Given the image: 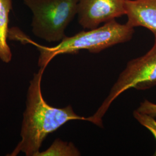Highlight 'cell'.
<instances>
[{
	"label": "cell",
	"instance_id": "obj_1",
	"mask_svg": "<svg viewBox=\"0 0 156 156\" xmlns=\"http://www.w3.org/2000/svg\"><path fill=\"white\" fill-rule=\"evenodd\" d=\"M45 67H41L30 82L21 129V141L8 156L23 152L27 156H37L43 141L49 134L71 120H86L73 111L71 105L57 108L49 105L43 98L41 81Z\"/></svg>",
	"mask_w": 156,
	"mask_h": 156
},
{
	"label": "cell",
	"instance_id": "obj_2",
	"mask_svg": "<svg viewBox=\"0 0 156 156\" xmlns=\"http://www.w3.org/2000/svg\"><path fill=\"white\" fill-rule=\"evenodd\" d=\"M134 33V28L127 24H121L113 20L97 28L80 31L72 37H66L58 45L52 47L35 42L18 28L10 29L9 38L35 46L40 53L38 65L46 68L58 55L76 54L82 50L98 53L115 45L127 42L132 39Z\"/></svg>",
	"mask_w": 156,
	"mask_h": 156
},
{
	"label": "cell",
	"instance_id": "obj_3",
	"mask_svg": "<svg viewBox=\"0 0 156 156\" xmlns=\"http://www.w3.org/2000/svg\"><path fill=\"white\" fill-rule=\"evenodd\" d=\"M153 35L154 42L151 49L127 63L105 100L93 116L86 118V121L102 127V117L119 95L131 88L146 90L156 86V33Z\"/></svg>",
	"mask_w": 156,
	"mask_h": 156
},
{
	"label": "cell",
	"instance_id": "obj_4",
	"mask_svg": "<svg viewBox=\"0 0 156 156\" xmlns=\"http://www.w3.org/2000/svg\"><path fill=\"white\" fill-rule=\"evenodd\" d=\"M33 13L34 35L49 42H60L77 15L79 0H22Z\"/></svg>",
	"mask_w": 156,
	"mask_h": 156
},
{
	"label": "cell",
	"instance_id": "obj_5",
	"mask_svg": "<svg viewBox=\"0 0 156 156\" xmlns=\"http://www.w3.org/2000/svg\"><path fill=\"white\" fill-rule=\"evenodd\" d=\"M127 0H79L78 20L84 29L97 28L102 23L126 15Z\"/></svg>",
	"mask_w": 156,
	"mask_h": 156
},
{
	"label": "cell",
	"instance_id": "obj_6",
	"mask_svg": "<svg viewBox=\"0 0 156 156\" xmlns=\"http://www.w3.org/2000/svg\"><path fill=\"white\" fill-rule=\"evenodd\" d=\"M126 9L128 26L142 27L156 33V0H127Z\"/></svg>",
	"mask_w": 156,
	"mask_h": 156
},
{
	"label": "cell",
	"instance_id": "obj_7",
	"mask_svg": "<svg viewBox=\"0 0 156 156\" xmlns=\"http://www.w3.org/2000/svg\"><path fill=\"white\" fill-rule=\"evenodd\" d=\"M12 9V0H0V59L8 63L12 54L7 43L9 32V15Z\"/></svg>",
	"mask_w": 156,
	"mask_h": 156
},
{
	"label": "cell",
	"instance_id": "obj_8",
	"mask_svg": "<svg viewBox=\"0 0 156 156\" xmlns=\"http://www.w3.org/2000/svg\"><path fill=\"white\" fill-rule=\"evenodd\" d=\"M80 151L72 143L57 139L45 151L40 152L37 156H78Z\"/></svg>",
	"mask_w": 156,
	"mask_h": 156
},
{
	"label": "cell",
	"instance_id": "obj_9",
	"mask_svg": "<svg viewBox=\"0 0 156 156\" xmlns=\"http://www.w3.org/2000/svg\"><path fill=\"white\" fill-rule=\"evenodd\" d=\"M133 117L140 125L147 128L153 134L156 140V119L136 110L133 112ZM153 156H156V149Z\"/></svg>",
	"mask_w": 156,
	"mask_h": 156
},
{
	"label": "cell",
	"instance_id": "obj_10",
	"mask_svg": "<svg viewBox=\"0 0 156 156\" xmlns=\"http://www.w3.org/2000/svg\"><path fill=\"white\" fill-rule=\"evenodd\" d=\"M136 111L156 119V103L152 102L148 100H145L141 102Z\"/></svg>",
	"mask_w": 156,
	"mask_h": 156
}]
</instances>
